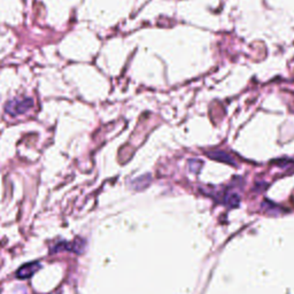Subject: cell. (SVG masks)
I'll return each mask as SVG.
<instances>
[{
	"label": "cell",
	"mask_w": 294,
	"mask_h": 294,
	"mask_svg": "<svg viewBox=\"0 0 294 294\" xmlns=\"http://www.w3.org/2000/svg\"><path fill=\"white\" fill-rule=\"evenodd\" d=\"M32 105H34V101H32L31 98H15L7 102L5 110L9 115L17 116L30 109Z\"/></svg>",
	"instance_id": "cell-1"
},
{
	"label": "cell",
	"mask_w": 294,
	"mask_h": 294,
	"mask_svg": "<svg viewBox=\"0 0 294 294\" xmlns=\"http://www.w3.org/2000/svg\"><path fill=\"white\" fill-rule=\"evenodd\" d=\"M40 263L38 262H31L28 264H24L23 267H21L20 269L17 270L16 273V277L22 278V279H27L30 278L32 275L36 274V271H38L40 269Z\"/></svg>",
	"instance_id": "cell-2"
},
{
	"label": "cell",
	"mask_w": 294,
	"mask_h": 294,
	"mask_svg": "<svg viewBox=\"0 0 294 294\" xmlns=\"http://www.w3.org/2000/svg\"><path fill=\"white\" fill-rule=\"evenodd\" d=\"M207 155L209 157H212V159H214V160L222 161V162H226V163L233 164V159H232V157H231L227 153L223 152V150H215V152L208 153Z\"/></svg>",
	"instance_id": "cell-3"
}]
</instances>
